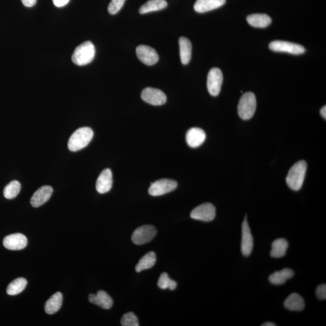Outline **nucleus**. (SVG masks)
Here are the masks:
<instances>
[{"instance_id":"obj_14","label":"nucleus","mask_w":326,"mask_h":326,"mask_svg":"<svg viewBox=\"0 0 326 326\" xmlns=\"http://www.w3.org/2000/svg\"><path fill=\"white\" fill-rule=\"evenodd\" d=\"M53 189L49 186H45L35 191L31 199L32 207L37 208L45 204L51 198Z\"/></svg>"},{"instance_id":"obj_31","label":"nucleus","mask_w":326,"mask_h":326,"mask_svg":"<svg viewBox=\"0 0 326 326\" xmlns=\"http://www.w3.org/2000/svg\"><path fill=\"white\" fill-rule=\"evenodd\" d=\"M126 0H111L108 5V12L111 15L116 14L121 10Z\"/></svg>"},{"instance_id":"obj_26","label":"nucleus","mask_w":326,"mask_h":326,"mask_svg":"<svg viewBox=\"0 0 326 326\" xmlns=\"http://www.w3.org/2000/svg\"><path fill=\"white\" fill-rule=\"evenodd\" d=\"M157 257L154 252L150 251L142 257L139 260L136 267L137 272H141L142 271L150 269L154 266Z\"/></svg>"},{"instance_id":"obj_27","label":"nucleus","mask_w":326,"mask_h":326,"mask_svg":"<svg viewBox=\"0 0 326 326\" xmlns=\"http://www.w3.org/2000/svg\"><path fill=\"white\" fill-rule=\"evenodd\" d=\"M26 279L20 278L11 282L7 287V294L9 295H16L23 292L27 286Z\"/></svg>"},{"instance_id":"obj_19","label":"nucleus","mask_w":326,"mask_h":326,"mask_svg":"<svg viewBox=\"0 0 326 326\" xmlns=\"http://www.w3.org/2000/svg\"><path fill=\"white\" fill-rule=\"evenodd\" d=\"M284 306L289 311H301L305 307V300L299 294L293 293L284 301Z\"/></svg>"},{"instance_id":"obj_23","label":"nucleus","mask_w":326,"mask_h":326,"mask_svg":"<svg viewBox=\"0 0 326 326\" xmlns=\"http://www.w3.org/2000/svg\"><path fill=\"white\" fill-rule=\"evenodd\" d=\"M63 297L61 292H57L46 301L45 309L47 314L53 315L61 309Z\"/></svg>"},{"instance_id":"obj_5","label":"nucleus","mask_w":326,"mask_h":326,"mask_svg":"<svg viewBox=\"0 0 326 326\" xmlns=\"http://www.w3.org/2000/svg\"><path fill=\"white\" fill-rule=\"evenodd\" d=\"M270 50L280 53H287L292 54H303L305 52L304 47L297 44L283 41H274L270 44Z\"/></svg>"},{"instance_id":"obj_28","label":"nucleus","mask_w":326,"mask_h":326,"mask_svg":"<svg viewBox=\"0 0 326 326\" xmlns=\"http://www.w3.org/2000/svg\"><path fill=\"white\" fill-rule=\"evenodd\" d=\"M21 184L17 181H12L5 186L3 194L5 198L12 199L18 196L21 190Z\"/></svg>"},{"instance_id":"obj_4","label":"nucleus","mask_w":326,"mask_h":326,"mask_svg":"<svg viewBox=\"0 0 326 326\" xmlns=\"http://www.w3.org/2000/svg\"><path fill=\"white\" fill-rule=\"evenodd\" d=\"M256 97L254 93H245L241 97L238 105L237 111L239 117L244 120L251 119L256 112Z\"/></svg>"},{"instance_id":"obj_8","label":"nucleus","mask_w":326,"mask_h":326,"mask_svg":"<svg viewBox=\"0 0 326 326\" xmlns=\"http://www.w3.org/2000/svg\"><path fill=\"white\" fill-rule=\"evenodd\" d=\"M177 186L178 183L174 180L161 179L151 183L148 191L151 196H161L174 191Z\"/></svg>"},{"instance_id":"obj_1","label":"nucleus","mask_w":326,"mask_h":326,"mask_svg":"<svg viewBox=\"0 0 326 326\" xmlns=\"http://www.w3.org/2000/svg\"><path fill=\"white\" fill-rule=\"evenodd\" d=\"M307 163L301 160L295 163L289 170L286 182L288 187L294 191L299 190L305 181Z\"/></svg>"},{"instance_id":"obj_11","label":"nucleus","mask_w":326,"mask_h":326,"mask_svg":"<svg viewBox=\"0 0 326 326\" xmlns=\"http://www.w3.org/2000/svg\"><path fill=\"white\" fill-rule=\"evenodd\" d=\"M254 240L252 235L250 226H249L246 216L242 226V242H241V251L245 257H248L253 251Z\"/></svg>"},{"instance_id":"obj_20","label":"nucleus","mask_w":326,"mask_h":326,"mask_svg":"<svg viewBox=\"0 0 326 326\" xmlns=\"http://www.w3.org/2000/svg\"><path fill=\"white\" fill-rule=\"evenodd\" d=\"M180 53L181 61L184 65H187L190 61L192 46L188 39L186 37H181L179 40Z\"/></svg>"},{"instance_id":"obj_10","label":"nucleus","mask_w":326,"mask_h":326,"mask_svg":"<svg viewBox=\"0 0 326 326\" xmlns=\"http://www.w3.org/2000/svg\"><path fill=\"white\" fill-rule=\"evenodd\" d=\"M141 97L145 102L154 106H160L166 103V95L159 89L148 87L143 90Z\"/></svg>"},{"instance_id":"obj_9","label":"nucleus","mask_w":326,"mask_h":326,"mask_svg":"<svg viewBox=\"0 0 326 326\" xmlns=\"http://www.w3.org/2000/svg\"><path fill=\"white\" fill-rule=\"evenodd\" d=\"M216 209L211 203H204L194 209L190 213V217L195 220L210 222L214 220Z\"/></svg>"},{"instance_id":"obj_32","label":"nucleus","mask_w":326,"mask_h":326,"mask_svg":"<svg viewBox=\"0 0 326 326\" xmlns=\"http://www.w3.org/2000/svg\"><path fill=\"white\" fill-rule=\"evenodd\" d=\"M316 295L320 300H325L326 298V284H320L317 287Z\"/></svg>"},{"instance_id":"obj_6","label":"nucleus","mask_w":326,"mask_h":326,"mask_svg":"<svg viewBox=\"0 0 326 326\" xmlns=\"http://www.w3.org/2000/svg\"><path fill=\"white\" fill-rule=\"evenodd\" d=\"M157 234V230L152 226L139 227L134 232L132 240L136 245H141L150 242Z\"/></svg>"},{"instance_id":"obj_3","label":"nucleus","mask_w":326,"mask_h":326,"mask_svg":"<svg viewBox=\"0 0 326 326\" xmlns=\"http://www.w3.org/2000/svg\"><path fill=\"white\" fill-rule=\"evenodd\" d=\"M95 54L94 46L91 41H86L77 47L72 55V61L77 65L83 66L91 63Z\"/></svg>"},{"instance_id":"obj_21","label":"nucleus","mask_w":326,"mask_h":326,"mask_svg":"<svg viewBox=\"0 0 326 326\" xmlns=\"http://www.w3.org/2000/svg\"><path fill=\"white\" fill-rule=\"evenodd\" d=\"M246 21L250 26L257 28H265L272 23V20L269 15L262 13L249 15L246 18Z\"/></svg>"},{"instance_id":"obj_36","label":"nucleus","mask_w":326,"mask_h":326,"mask_svg":"<svg viewBox=\"0 0 326 326\" xmlns=\"http://www.w3.org/2000/svg\"><path fill=\"white\" fill-rule=\"evenodd\" d=\"M262 326H277L275 323H271V322H268V323H265L264 324H263L262 325Z\"/></svg>"},{"instance_id":"obj_25","label":"nucleus","mask_w":326,"mask_h":326,"mask_svg":"<svg viewBox=\"0 0 326 326\" xmlns=\"http://www.w3.org/2000/svg\"><path fill=\"white\" fill-rule=\"evenodd\" d=\"M288 246L289 243L285 239L280 238L275 240L272 243L271 256L274 258H280L285 256Z\"/></svg>"},{"instance_id":"obj_17","label":"nucleus","mask_w":326,"mask_h":326,"mask_svg":"<svg viewBox=\"0 0 326 326\" xmlns=\"http://www.w3.org/2000/svg\"><path fill=\"white\" fill-rule=\"evenodd\" d=\"M226 0H196L194 9L196 12L205 13L223 6Z\"/></svg>"},{"instance_id":"obj_7","label":"nucleus","mask_w":326,"mask_h":326,"mask_svg":"<svg viewBox=\"0 0 326 326\" xmlns=\"http://www.w3.org/2000/svg\"><path fill=\"white\" fill-rule=\"evenodd\" d=\"M223 83V75L221 70L218 68H213L210 70L207 76V89L213 96H218L221 92Z\"/></svg>"},{"instance_id":"obj_29","label":"nucleus","mask_w":326,"mask_h":326,"mask_svg":"<svg viewBox=\"0 0 326 326\" xmlns=\"http://www.w3.org/2000/svg\"><path fill=\"white\" fill-rule=\"evenodd\" d=\"M158 286L161 289L174 290L177 288V283L170 279L168 274L164 273L161 274L158 279Z\"/></svg>"},{"instance_id":"obj_22","label":"nucleus","mask_w":326,"mask_h":326,"mask_svg":"<svg viewBox=\"0 0 326 326\" xmlns=\"http://www.w3.org/2000/svg\"><path fill=\"white\" fill-rule=\"evenodd\" d=\"M294 275V271L289 268H285L280 271H276L269 277L271 283L275 285H281L286 283L287 280L291 279Z\"/></svg>"},{"instance_id":"obj_2","label":"nucleus","mask_w":326,"mask_h":326,"mask_svg":"<svg viewBox=\"0 0 326 326\" xmlns=\"http://www.w3.org/2000/svg\"><path fill=\"white\" fill-rule=\"evenodd\" d=\"M93 136L94 133L90 128L78 129L72 134L68 140V149L72 152H77L84 149L92 141Z\"/></svg>"},{"instance_id":"obj_18","label":"nucleus","mask_w":326,"mask_h":326,"mask_svg":"<svg viewBox=\"0 0 326 326\" xmlns=\"http://www.w3.org/2000/svg\"><path fill=\"white\" fill-rule=\"evenodd\" d=\"M89 299L90 303L104 309H109L113 305V301L110 296L103 290H99L97 294H90Z\"/></svg>"},{"instance_id":"obj_35","label":"nucleus","mask_w":326,"mask_h":326,"mask_svg":"<svg viewBox=\"0 0 326 326\" xmlns=\"http://www.w3.org/2000/svg\"><path fill=\"white\" fill-rule=\"evenodd\" d=\"M320 114H321L322 116L323 117V119H326V106H324L320 110Z\"/></svg>"},{"instance_id":"obj_30","label":"nucleus","mask_w":326,"mask_h":326,"mask_svg":"<svg viewBox=\"0 0 326 326\" xmlns=\"http://www.w3.org/2000/svg\"><path fill=\"white\" fill-rule=\"evenodd\" d=\"M121 325L123 326H139L138 318L133 312H128L123 315L121 319Z\"/></svg>"},{"instance_id":"obj_13","label":"nucleus","mask_w":326,"mask_h":326,"mask_svg":"<svg viewBox=\"0 0 326 326\" xmlns=\"http://www.w3.org/2000/svg\"><path fill=\"white\" fill-rule=\"evenodd\" d=\"M27 245V237L23 234L15 233L7 235L3 240V245L9 250H21Z\"/></svg>"},{"instance_id":"obj_34","label":"nucleus","mask_w":326,"mask_h":326,"mask_svg":"<svg viewBox=\"0 0 326 326\" xmlns=\"http://www.w3.org/2000/svg\"><path fill=\"white\" fill-rule=\"evenodd\" d=\"M37 0H21L23 4L26 7H31L34 6L37 3Z\"/></svg>"},{"instance_id":"obj_15","label":"nucleus","mask_w":326,"mask_h":326,"mask_svg":"<svg viewBox=\"0 0 326 326\" xmlns=\"http://www.w3.org/2000/svg\"><path fill=\"white\" fill-rule=\"evenodd\" d=\"M206 139V134L201 128H192L186 134V141L189 146L198 147L203 144Z\"/></svg>"},{"instance_id":"obj_33","label":"nucleus","mask_w":326,"mask_h":326,"mask_svg":"<svg viewBox=\"0 0 326 326\" xmlns=\"http://www.w3.org/2000/svg\"><path fill=\"white\" fill-rule=\"evenodd\" d=\"M70 0H53L54 5L57 7H61L68 4Z\"/></svg>"},{"instance_id":"obj_24","label":"nucleus","mask_w":326,"mask_h":326,"mask_svg":"<svg viewBox=\"0 0 326 326\" xmlns=\"http://www.w3.org/2000/svg\"><path fill=\"white\" fill-rule=\"evenodd\" d=\"M168 6L166 0H149L140 8L139 12L141 14L155 12L165 9Z\"/></svg>"},{"instance_id":"obj_16","label":"nucleus","mask_w":326,"mask_h":326,"mask_svg":"<svg viewBox=\"0 0 326 326\" xmlns=\"http://www.w3.org/2000/svg\"><path fill=\"white\" fill-rule=\"evenodd\" d=\"M112 174L109 169L103 170L99 177H98L96 186V190L98 193L104 194L110 191L112 186Z\"/></svg>"},{"instance_id":"obj_12","label":"nucleus","mask_w":326,"mask_h":326,"mask_svg":"<svg viewBox=\"0 0 326 326\" xmlns=\"http://www.w3.org/2000/svg\"><path fill=\"white\" fill-rule=\"evenodd\" d=\"M136 53L140 61L149 66L155 64L159 60L157 52L150 46H138L136 48Z\"/></svg>"}]
</instances>
